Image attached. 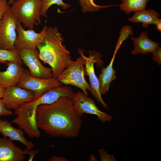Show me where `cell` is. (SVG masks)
Masks as SVG:
<instances>
[{
  "label": "cell",
  "mask_w": 161,
  "mask_h": 161,
  "mask_svg": "<svg viewBox=\"0 0 161 161\" xmlns=\"http://www.w3.org/2000/svg\"><path fill=\"white\" fill-rule=\"evenodd\" d=\"M81 116L72 100L66 96L50 104L39 106L36 115L37 127L52 137H77L81 128Z\"/></svg>",
  "instance_id": "1"
},
{
  "label": "cell",
  "mask_w": 161,
  "mask_h": 161,
  "mask_svg": "<svg viewBox=\"0 0 161 161\" xmlns=\"http://www.w3.org/2000/svg\"><path fill=\"white\" fill-rule=\"evenodd\" d=\"M75 93L68 85L54 87L44 93L38 98L24 103L14 110L16 117L12 122L23 130L30 137L39 138L41 132L36 123V115L38 107L44 104L51 103L62 96L72 99Z\"/></svg>",
  "instance_id": "2"
},
{
  "label": "cell",
  "mask_w": 161,
  "mask_h": 161,
  "mask_svg": "<svg viewBox=\"0 0 161 161\" xmlns=\"http://www.w3.org/2000/svg\"><path fill=\"white\" fill-rule=\"evenodd\" d=\"M64 41L57 27H48L45 36L37 47L39 59L51 67L53 77L56 78L72 61L70 52L62 44Z\"/></svg>",
  "instance_id": "3"
},
{
  "label": "cell",
  "mask_w": 161,
  "mask_h": 161,
  "mask_svg": "<svg viewBox=\"0 0 161 161\" xmlns=\"http://www.w3.org/2000/svg\"><path fill=\"white\" fill-rule=\"evenodd\" d=\"M12 5V12L24 27L33 30L37 23H41V0H16Z\"/></svg>",
  "instance_id": "4"
},
{
  "label": "cell",
  "mask_w": 161,
  "mask_h": 161,
  "mask_svg": "<svg viewBox=\"0 0 161 161\" xmlns=\"http://www.w3.org/2000/svg\"><path fill=\"white\" fill-rule=\"evenodd\" d=\"M84 66V60L80 55L76 60L72 61L57 79L63 84L70 85L80 88L84 94L88 95V92H91V88L85 78Z\"/></svg>",
  "instance_id": "5"
},
{
  "label": "cell",
  "mask_w": 161,
  "mask_h": 161,
  "mask_svg": "<svg viewBox=\"0 0 161 161\" xmlns=\"http://www.w3.org/2000/svg\"><path fill=\"white\" fill-rule=\"evenodd\" d=\"M18 21L10 6L0 21V49H16L15 43L17 37L16 27Z\"/></svg>",
  "instance_id": "6"
},
{
  "label": "cell",
  "mask_w": 161,
  "mask_h": 161,
  "mask_svg": "<svg viewBox=\"0 0 161 161\" xmlns=\"http://www.w3.org/2000/svg\"><path fill=\"white\" fill-rule=\"evenodd\" d=\"M63 85L56 78L52 77L44 79L34 77L31 75L29 71L24 69L17 86L32 91L35 99L51 89Z\"/></svg>",
  "instance_id": "7"
},
{
  "label": "cell",
  "mask_w": 161,
  "mask_h": 161,
  "mask_svg": "<svg viewBox=\"0 0 161 161\" xmlns=\"http://www.w3.org/2000/svg\"><path fill=\"white\" fill-rule=\"evenodd\" d=\"M78 52L84 61L85 73L89 77L91 95L105 109H108L109 108L108 106L102 99L100 90L98 78L95 74L94 67L95 63H102L101 59V55L98 52L90 51L89 52V56H87L84 54V52L81 49H78Z\"/></svg>",
  "instance_id": "8"
},
{
  "label": "cell",
  "mask_w": 161,
  "mask_h": 161,
  "mask_svg": "<svg viewBox=\"0 0 161 161\" xmlns=\"http://www.w3.org/2000/svg\"><path fill=\"white\" fill-rule=\"evenodd\" d=\"M23 63L28 68L30 75L38 78L47 79L53 77L51 68L44 66L39 60L38 51L22 49L18 50Z\"/></svg>",
  "instance_id": "9"
},
{
  "label": "cell",
  "mask_w": 161,
  "mask_h": 161,
  "mask_svg": "<svg viewBox=\"0 0 161 161\" xmlns=\"http://www.w3.org/2000/svg\"><path fill=\"white\" fill-rule=\"evenodd\" d=\"M72 100L75 108L81 116L84 113L95 115L103 123L109 122L112 119L111 116L99 110L94 101L83 92L75 93Z\"/></svg>",
  "instance_id": "10"
},
{
  "label": "cell",
  "mask_w": 161,
  "mask_h": 161,
  "mask_svg": "<svg viewBox=\"0 0 161 161\" xmlns=\"http://www.w3.org/2000/svg\"><path fill=\"white\" fill-rule=\"evenodd\" d=\"M48 27L45 26L39 33L33 30H25L21 23L18 21L17 24V35L15 43V48L35 49L45 36Z\"/></svg>",
  "instance_id": "11"
},
{
  "label": "cell",
  "mask_w": 161,
  "mask_h": 161,
  "mask_svg": "<svg viewBox=\"0 0 161 161\" xmlns=\"http://www.w3.org/2000/svg\"><path fill=\"white\" fill-rule=\"evenodd\" d=\"M2 99L7 109L15 110L24 103L34 100L35 97L32 91L16 86L5 88Z\"/></svg>",
  "instance_id": "12"
},
{
  "label": "cell",
  "mask_w": 161,
  "mask_h": 161,
  "mask_svg": "<svg viewBox=\"0 0 161 161\" xmlns=\"http://www.w3.org/2000/svg\"><path fill=\"white\" fill-rule=\"evenodd\" d=\"M26 157L24 150L7 137H0V161H23Z\"/></svg>",
  "instance_id": "13"
},
{
  "label": "cell",
  "mask_w": 161,
  "mask_h": 161,
  "mask_svg": "<svg viewBox=\"0 0 161 161\" xmlns=\"http://www.w3.org/2000/svg\"><path fill=\"white\" fill-rule=\"evenodd\" d=\"M6 70L0 71V84L4 88L17 86L24 70L20 64L11 61H7Z\"/></svg>",
  "instance_id": "14"
},
{
  "label": "cell",
  "mask_w": 161,
  "mask_h": 161,
  "mask_svg": "<svg viewBox=\"0 0 161 161\" xmlns=\"http://www.w3.org/2000/svg\"><path fill=\"white\" fill-rule=\"evenodd\" d=\"M0 133L4 137L21 142L27 149L32 150L34 146L31 141H28L25 137L24 131L22 129L15 128L7 120L0 119Z\"/></svg>",
  "instance_id": "15"
},
{
  "label": "cell",
  "mask_w": 161,
  "mask_h": 161,
  "mask_svg": "<svg viewBox=\"0 0 161 161\" xmlns=\"http://www.w3.org/2000/svg\"><path fill=\"white\" fill-rule=\"evenodd\" d=\"M131 39L133 41L134 46L133 50L131 52V54L133 55L152 53L159 46V42L154 41L148 38L146 31L142 32L139 37L132 36Z\"/></svg>",
  "instance_id": "16"
},
{
  "label": "cell",
  "mask_w": 161,
  "mask_h": 161,
  "mask_svg": "<svg viewBox=\"0 0 161 161\" xmlns=\"http://www.w3.org/2000/svg\"><path fill=\"white\" fill-rule=\"evenodd\" d=\"M160 14L154 10L145 9L134 13L133 16L128 19V21L133 23H141L142 26L147 28L151 24L156 25L161 23L159 18Z\"/></svg>",
  "instance_id": "17"
},
{
  "label": "cell",
  "mask_w": 161,
  "mask_h": 161,
  "mask_svg": "<svg viewBox=\"0 0 161 161\" xmlns=\"http://www.w3.org/2000/svg\"><path fill=\"white\" fill-rule=\"evenodd\" d=\"M116 54L114 53L109 64L103 67L98 78L101 95L105 94L109 89L111 83L116 78V72L113 68V64Z\"/></svg>",
  "instance_id": "18"
},
{
  "label": "cell",
  "mask_w": 161,
  "mask_h": 161,
  "mask_svg": "<svg viewBox=\"0 0 161 161\" xmlns=\"http://www.w3.org/2000/svg\"><path fill=\"white\" fill-rule=\"evenodd\" d=\"M150 0H121L122 3L119 5L120 10L126 14L134 13L145 8Z\"/></svg>",
  "instance_id": "19"
},
{
  "label": "cell",
  "mask_w": 161,
  "mask_h": 161,
  "mask_svg": "<svg viewBox=\"0 0 161 161\" xmlns=\"http://www.w3.org/2000/svg\"><path fill=\"white\" fill-rule=\"evenodd\" d=\"M11 61L23 65L18 50H6L0 49V63H4Z\"/></svg>",
  "instance_id": "20"
},
{
  "label": "cell",
  "mask_w": 161,
  "mask_h": 161,
  "mask_svg": "<svg viewBox=\"0 0 161 161\" xmlns=\"http://www.w3.org/2000/svg\"><path fill=\"white\" fill-rule=\"evenodd\" d=\"M61 6L63 10H66L70 7V5L64 3L62 0H41V16H45L49 8L53 4Z\"/></svg>",
  "instance_id": "21"
},
{
  "label": "cell",
  "mask_w": 161,
  "mask_h": 161,
  "mask_svg": "<svg viewBox=\"0 0 161 161\" xmlns=\"http://www.w3.org/2000/svg\"><path fill=\"white\" fill-rule=\"evenodd\" d=\"M82 11L84 13L97 11L101 9L112 5L101 6L96 4L94 0H78Z\"/></svg>",
  "instance_id": "22"
},
{
  "label": "cell",
  "mask_w": 161,
  "mask_h": 161,
  "mask_svg": "<svg viewBox=\"0 0 161 161\" xmlns=\"http://www.w3.org/2000/svg\"><path fill=\"white\" fill-rule=\"evenodd\" d=\"M119 34L120 36L114 48V53L115 54L116 53L123 42L126 40L130 35H133V31L130 26L126 25L122 27Z\"/></svg>",
  "instance_id": "23"
},
{
  "label": "cell",
  "mask_w": 161,
  "mask_h": 161,
  "mask_svg": "<svg viewBox=\"0 0 161 161\" xmlns=\"http://www.w3.org/2000/svg\"><path fill=\"white\" fill-rule=\"evenodd\" d=\"M101 161H116L113 156L108 154L106 151L103 148L98 150Z\"/></svg>",
  "instance_id": "24"
},
{
  "label": "cell",
  "mask_w": 161,
  "mask_h": 161,
  "mask_svg": "<svg viewBox=\"0 0 161 161\" xmlns=\"http://www.w3.org/2000/svg\"><path fill=\"white\" fill-rule=\"evenodd\" d=\"M152 60L159 65H161V47L159 46L152 53Z\"/></svg>",
  "instance_id": "25"
},
{
  "label": "cell",
  "mask_w": 161,
  "mask_h": 161,
  "mask_svg": "<svg viewBox=\"0 0 161 161\" xmlns=\"http://www.w3.org/2000/svg\"><path fill=\"white\" fill-rule=\"evenodd\" d=\"M13 112L6 108L2 99H0V116L11 115L13 114Z\"/></svg>",
  "instance_id": "26"
},
{
  "label": "cell",
  "mask_w": 161,
  "mask_h": 161,
  "mask_svg": "<svg viewBox=\"0 0 161 161\" xmlns=\"http://www.w3.org/2000/svg\"><path fill=\"white\" fill-rule=\"evenodd\" d=\"M9 7L6 0L0 1V21L2 18L4 13Z\"/></svg>",
  "instance_id": "27"
},
{
  "label": "cell",
  "mask_w": 161,
  "mask_h": 161,
  "mask_svg": "<svg viewBox=\"0 0 161 161\" xmlns=\"http://www.w3.org/2000/svg\"><path fill=\"white\" fill-rule=\"evenodd\" d=\"M40 151V150L38 149L32 150L26 148L24 150V151L25 155L28 154L30 156L28 161H31L33 160L35 156Z\"/></svg>",
  "instance_id": "28"
},
{
  "label": "cell",
  "mask_w": 161,
  "mask_h": 161,
  "mask_svg": "<svg viewBox=\"0 0 161 161\" xmlns=\"http://www.w3.org/2000/svg\"><path fill=\"white\" fill-rule=\"evenodd\" d=\"M49 161H68L69 160L64 157L52 156L49 159Z\"/></svg>",
  "instance_id": "29"
},
{
  "label": "cell",
  "mask_w": 161,
  "mask_h": 161,
  "mask_svg": "<svg viewBox=\"0 0 161 161\" xmlns=\"http://www.w3.org/2000/svg\"><path fill=\"white\" fill-rule=\"evenodd\" d=\"M5 89L0 84V99L3 97L5 92Z\"/></svg>",
  "instance_id": "30"
},
{
  "label": "cell",
  "mask_w": 161,
  "mask_h": 161,
  "mask_svg": "<svg viewBox=\"0 0 161 161\" xmlns=\"http://www.w3.org/2000/svg\"><path fill=\"white\" fill-rule=\"evenodd\" d=\"M89 161H97L96 158L94 156L92 155L91 154L90 156V157L89 159Z\"/></svg>",
  "instance_id": "31"
},
{
  "label": "cell",
  "mask_w": 161,
  "mask_h": 161,
  "mask_svg": "<svg viewBox=\"0 0 161 161\" xmlns=\"http://www.w3.org/2000/svg\"><path fill=\"white\" fill-rule=\"evenodd\" d=\"M14 1L15 0H10L8 3V4L9 5L12 4Z\"/></svg>",
  "instance_id": "32"
},
{
  "label": "cell",
  "mask_w": 161,
  "mask_h": 161,
  "mask_svg": "<svg viewBox=\"0 0 161 161\" xmlns=\"http://www.w3.org/2000/svg\"><path fill=\"white\" fill-rule=\"evenodd\" d=\"M1 0H0V1H1Z\"/></svg>",
  "instance_id": "33"
}]
</instances>
